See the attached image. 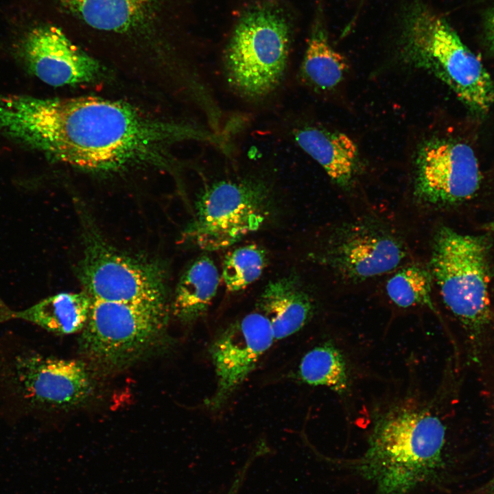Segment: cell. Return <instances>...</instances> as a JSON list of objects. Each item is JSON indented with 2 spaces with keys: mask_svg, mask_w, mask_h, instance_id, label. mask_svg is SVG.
Here are the masks:
<instances>
[{
  "mask_svg": "<svg viewBox=\"0 0 494 494\" xmlns=\"http://www.w3.org/2000/svg\"><path fill=\"white\" fill-rule=\"evenodd\" d=\"M0 134L49 160L93 173L165 165L184 140H210L186 124L95 96L40 98L0 93Z\"/></svg>",
  "mask_w": 494,
  "mask_h": 494,
  "instance_id": "1",
  "label": "cell"
},
{
  "mask_svg": "<svg viewBox=\"0 0 494 494\" xmlns=\"http://www.w3.org/2000/svg\"><path fill=\"white\" fill-rule=\"evenodd\" d=\"M445 427L429 410L398 408L374 425L355 467L375 494H408L433 481L443 464Z\"/></svg>",
  "mask_w": 494,
  "mask_h": 494,
  "instance_id": "2",
  "label": "cell"
},
{
  "mask_svg": "<svg viewBox=\"0 0 494 494\" xmlns=\"http://www.w3.org/2000/svg\"><path fill=\"white\" fill-rule=\"evenodd\" d=\"M401 54L450 88L471 110L486 112L494 102V81L478 57L447 21L420 0L405 12Z\"/></svg>",
  "mask_w": 494,
  "mask_h": 494,
  "instance_id": "3",
  "label": "cell"
},
{
  "mask_svg": "<svg viewBox=\"0 0 494 494\" xmlns=\"http://www.w3.org/2000/svg\"><path fill=\"white\" fill-rule=\"evenodd\" d=\"M489 242L442 226L434 238L429 269L451 311L473 335L490 316Z\"/></svg>",
  "mask_w": 494,
  "mask_h": 494,
  "instance_id": "4",
  "label": "cell"
},
{
  "mask_svg": "<svg viewBox=\"0 0 494 494\" xmlns=\"http://www.w3.org/2000/svg\"><path fill=\"white\" fill-rule=\"evenodd\" d=\"M290 43L286 20L269 6L254 8L239 20L225 55L231 86L250 98L272 93L282 80Z\"/></svg>",
  "mask_w": 494,
  "mask_h": 494,
  "instance_id": "5",
  "label": "cell"
},
{
  "mask_svg": "<svg viewBox=\"0 0 494 494\" xmlns=\"http://www.w3.org/2000/svg\"><path fill=\"white\" fill-rule=\"evenodd\" d=\"M169 309V304L93 300L80 347L89 360L101 366L119 368L130 364L161 340Z\"/></svg>",
  "mask_w": 494,
  "mask_h": 494,
  "instance_id": "6",
  "label": "cell"
},
{
  "mask_svg": "<svg viewBox=\"0 0 494 494\" xmlns=\"http://www.w3.org/2000/svg\"><path fill=\"white\" fill-rule=\"evenodd\" d=\"M271 198L269 186L257 179L215 182L199 194L183 237L204 250L232 246L263 224Z\"/></svg>",
  "mask_w": 494,
  "mask_h": 494,
  "instance_id": "7",
  "label": "cell"
},
{
  "mask_svg": "<svg viewBox=\"0 0 494 494\" xmlns=\"http://www.w3.org/2000/svg\"><path fill=\"white\" fill-rule=\"evenodd\" d=\"M84 236L77 277L93 300L168 304L166 274L161 264L117 250L88 224Z\"/></svg>",
  "mask_w": 494,
  "mask_h": 494,
  "instance_id": "8",
  "label": "cell"
},
{
  "mask_svg": "<svg viewBox=\"0 0 494 494\" xmlns=\"http://www.w3.org/2000/svg\"><path fill=\"white\" fill-rule=\"evenodd\" d=\"M406 253L400 237L366 217L336 227L314 257L341 279L357 283L395 269Z\"/></svg>",
  "mask_w": 494,
  "mask_h": 494,
  "instance_id": "9",
  "label": "cell"
},
{
  "mask_svg": "<svg viewBox=\"0 0 494 494\" xmlns=\"http://www.w3.org/2000/svg\"><path fill=\"white\" fill-rule=\"evenodd\" d=\"M480 182L478 159L467 144L434 138L419 148L414 194L421 202L443 207L462 202L476 193Z\"/></svg>",
  "mask_w": 494,
  "mask_h": 494,
  "instance_id": "10",
  "label": "cell"
},
{
  "mask_svg": "<svg viewBox=\"0 0 494 494\" xmlns=\"http://www.w3.org/2000/svg\"><path fill=\"white\" fill-rule=\"evenodd\" d=\"M274 338L270 323L260 311L250 313L228 325L214 339L209 354L217 386L206 401L212 410L220 409L245 381Z\"/></svg>",
  "mask_w": 494,
  "mask_h": 494,
  "instance_id": "11",
  "label": "cell"
},
{
  "mask_svg": "<svg viewBox=\"0 0 494 494\" xmlns=\"http://www.w3.org/2000/svg\"><path fill=\"white\" fill-rule=\"evenodd\" d=\"M15 54L28 72L53 86L91 82L102 72L97 60L50 24L25 32L16 43Z\"/></svg>",
  "mask_w": 494,
  "mask_h": 494,
  "instance_id": "12",
  "label": "cell"
},
{
  "mask_svg": "<svg viewBox=\"0 0 494 494\" xmlns=\"http://www.w3.org/2000/svg\"><path fill=\"white\" fill-rule=\"evenodd\" d=\"M16 375L28 399L37 404L59 409L82 405L95 388L87 365L77 360L40 355L21 357L16 364Z\"/></svg>",
  "mask_w": 494,
  "mask_h": 494,
  "instance_id": "13",
  "label": "cell"
},
{
  "mask_svg": "<svg viewBox=\"0 0 494 494\" xmlns=\"http://www.w3.org/2000/svg\"><path fill=\"white\" fill-rule=\"evenodd\" d=\"M63 8L94 30L110 35H134L159 21L161 0H59Z\"/></svg>",
  "mask_w": 494,
  "mask_h": 494,
  "instance_id": "14",
  "label": "cell"
},
{
  "mask_svg": "<svg viewBox=\"0 0 494 494\" xmlns=\"http://www.w3.org/2000/svg\"><path fill=\"white\" fill-rule=\"evenodd\" d=\"M258 308L269 320L274 340L298 331L311 318L313 298L295 275L270 281L258 299Z\"/></svg>",
  "mask_w": 494,
  "mask_h": 494,
  "instance_id": "15",
  "label": "cell"
},
{
  "mask_svg": "<svg viewBox=\"0 0 494 494\" xmlns=\"http://www.w3.org/2000/svg\"><path fill=\"white\" fill-rule=\"evenodd\" d=\"M294 139L340 187L352 186L359 163L358 148L347 134L325 128L306 126L297 129Z\"/></svg>",
  "mask_w": 494,
  "mask_h": 494,
  "instance_id": "16",
  "label": "cell"
},
{
  "mask_svg": "<svg viewBox=\"0 0 494 494\" xmlns=\"http://www.w3.org/2000/svg\"><path fill=\"white\" fill-rule=\"evenodd\" d=\"M92 301L90 295L82 290L50 296L22 311H15L0 305V322L20 318L56 334H73L84 328Z\"/></svg>",
  "mask_w": 494,
  "mask_h": 494,
  "instance_id": "17",
  "label": "cell"
},
{
  "mask_svg": "<svg viewBox=\"0 0 494 494\" xmlns=\"http://www.w3.org/2000/svg\"><path fill=\"white\" fill-rule=\"evenodd\" d=\"M220 283L213 261L203 255L196 259L181 276L172 301L171 311L180 322L191 323L207 311Z\"/></svg>",
  "mask_w": 494,
  "mask_h": 494,
  "instance_id": "18",
  "label": "cell"
},
{
  "mask_svg": "<svg viewBox=\"0 0 494 494\" xmlns=\"http://www.w3.org/2000/svg\"><path fill=\"white\" fill-rule=\"evenodd\" d=\"M348 70L345 58L329 43L325 29L316 23L302 63V74L314 88L330 91L344 79Z\"/></svg>",
  "mask_w": 494,
  "mask_h": 494,
  "instance_id": "19",
  "label": "cell"
},
{
  "mask_svg": "<svg viewBox=\"0 0 494 494\" xmlns=\"http://www.w3.org/2000/svg\"><path fill=\"white\" fill-rule=\"evenodd\" d=\"M298 376L311 386H325L342 394L349 386L346 362L342 353L331 342L309 351L298 366Z\"/></svg>",
  "mask_w": 494,
  "mask_h": 494,
  "instance_id": "20",
  "label": "cell"
},
{
  "mask_svg": "<svg viewBox=\"0 0 494 494\" xmlns=\"http://www.w3.org/2000/svg\"><path fill=\"white\" fill-rule=\"evenodd\" d=\"M432 279L429 268L416 264L408 266L388 279L386 292L399 307L426 305L434 309L431 298Z\"/></svg>",
  "mask_w": 494,
  "mask_h": 494,
  "instance_id": "21",
  "label": "cell"
},
{
  "mask_svg": "<svg viewBox=\"0 0 494 494\" xmlns=\"http://www.w3.org/2000/svg\"><path fill=\"white\" fill-rule=\"evenodd\" d=\"M267 263L266 251L256 244L246 245L226 255L222 278L229 292L246 288L261 275Z\"/></svg>",
  "mask_w": 494,
  "mask_h": 494,
  "instance_id": "22",
  "label": "cell"
},
{
  "mask_svg": "<svg viewBox=\"0 0 494 494\" xmlns=\"http://www.w3.org/2000/svg\"><path fill=\"white\" fill-rule=\"evenodd\" d=\"M484 34L490 49L494 52V9L489 11L486 16Z\"/></svg>",
  "mask_w": 494,
  "mask_h": 494,
  "instance_id": "23",
  "label": "cell"
},
{
  "mask_svg": "<svg viewBox=\"0 0 494 494\" xmlns=\"http://www.w3.org/2000/svg\"><path fill=\"white\" fill-rule=\"evenodd\" d=\"M255 455L253 454L250 459H249L241 469V471L237 474L231 486L228 489L226 494H237L240 486L242 485L243 480H244L245 475L249 468L250 464L254 460Z\"/></svg>",
  "mask_w": 494,
  "mask_h": 494,
  "instance_id": "24",
  "label": "cell"
},
{
  "mask_svg": "<svg viewBox=\"0 0 494 494\" xmlns=\"http://www.w3.org/2000/svg\"><path fill=\"white\" fill-rule=\"evenodd\" d=\"M486 228H487L488 230L491 231H494V221L489 223V224L486 225Z\"/></svg>",
  "mask_w": 494,
  "mask_h": 494,
  "instance_id": "25",
  "label": "cell"
},
{
  "mask_svg": "<svg viewBox=\"0 0 494 494\" xmlns=\"http://www.w3.org/2000/svg\"><path fill=\"white\" fill-rule=\"evenodd\" d=\"M362 1H363V0H362Z\"/></svg>",
  "mask_w": 494,
  "mask_h": 494,
  "instance_id": "26",
  "label": "cell"
},
{
  "mask_svg": "<svg viewBox=\"0 0 494 494\" xmlns=\"http://www.w3.org/2000/svg\"><path fill=\"white\" fill-rule=\"evenodd\" d=\"M494 494V493H493Z\"/></svg>",
  "mask_w": 494,
  "mask_h": 494,
  "instance_id": "27",
  "label": "cell"
}]
</instances>
